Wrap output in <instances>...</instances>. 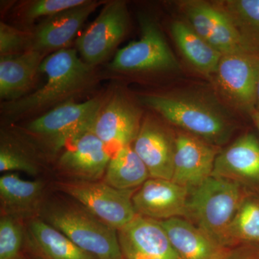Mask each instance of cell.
<instances>
[{"instance_id": "f1b7e54d", "label": "cell", "mask_w": 259, "mask_h": 259, "mask_svg": "<svg viewBox=\"0 0 259 259\" xmlns=\"http://www.w3.org/2000/svg\"><path fill=\"white\" fill-rule=\"evenodd\" d=\"M0 171H20L36 175L37 168L35 162L21 148L2 139L0 148Z\"/></svg>"}, {"instance_id": "3957f363", "label": "cell", "mask_w": 259, "mask_h": 259, "mask_svg": "<svg viewBox=\"0 0 259 259\" xmlns=\"http://www.w3.org/2000/svg\"><path fill=\"white\" fill-rule=\"evenodd\" d=\"M249 192L236 182L211 176L190 190L184 218L226 248L227 231Z\"/></svg>"}, {"instance_id": "e0dca14e", "label": "cell", "mask_w": 259, "mask_h": 259, "mask_svg": "<svg viewBox=\"0 0 259 259\" xmlns=\"http://www.w3.org/2000/svg\"><path fill=\"white\" fill-rule=\"evenodd\" d=\"M133 148L147 167L151 178L171 180L176 136L152 117L142 122Z\"/></svg>"}, {"instance_id": "9a60e30c", "label": "cell", "mask_w": 259, "mask_h": 259, "mask_svg": "<svg viewBox=\"0 0 259 259\" xmlns=\"http://www.w3.org/2000/svg\"><path fill=\"white\" fill-rule=\"evenodd\" d=\"M190 190L172 180L150 178L133 195L139 215L162 221L185 218Z\"/></svg>"}, {"instance_id": "7a4b0ae2", "label": "cell", "mask_w": 259, "mask_h": 259, "mask_svg": "<svg viewBox=\"0 0 259 259\" xmlns=\"http://www.w3.org/2000/svg\"><path fill=\"white\" fill-rule=\"evenodd\" d=\"M139 101L182 131L221 148L234 132L233 120L212 97L195 93L141 95Z\"/></svg>"}, {"instance_id": "d6a6232c", "label": "cell", "mask_w": 259, "mask_h": 259, "mask_svg": "<svg viewBox=\"0 0 259 259\" xmlns=\"http://www.w3.org/2000/svg\"><path fill=\"white\" fill-rule=\"evenodd\" d=\"M255 111L259 112V79L258 81V83H257L256 99H255Z\"/></svg>"}, {"instance_id": "8992f818", "label": "cell", "mask_w": 259, "mask_h": 259, "mask_svg": "<svg viewBox=\"0 0 259 259\" xmlns=\"http://www.w3.org/2000/svg\"><path fill=\"white\" fill-rule=\"evenodd\" d=\"M58 189L117 231L138 215L132 201L135 190H120L105 182L77 180L59 182Z\"/></svg>"}, {"instance_id": "1f68e13d", "label": "cell", "mask_w": 259, "mask_h": 259, "mask_svg": "<svg viewBox=\"0 0 259 259\" xmlns=\"http://www.w3.org/2000/svg\"><path fill=\"white\" fill-rule=\"evenodd\" d=\"M250 116L253 122H254L255 127H257L259 132V112L253 110V111L250 114Z\"/></svg>"}, {"instance_id": "cb8c5ba5", "label": "cell", "mask_w": 259, "mask_h": 259, "mask_svg": "<svg viewBox=\"0 0 259 259\" xmlns=\"http://www.w3.org/2000/svg\"><path fill=\"white\" fill-rule=\"evenodd\" d=\"M259 246V194L249 192L242 200L227 231L225 247Z\"/></svg>"}, {"instance_id": "52a82bcc", "label": "cell", "mask_w": 259, "mask_h": 259, "mask_svg": "<svg viewBox=\"0 0 259 259\" xmlns=\"http://www.w3.org/2000/svg\"><path fill=\"white\" fill-rule=\"evenodd\" d=\"M139 23V40L117 51L110 69L123 73L178 69V61L156 23L144 15H140Z\"/></svg>"}, {"instance_id": "d4e9b609", "label": "cell", "mask_w": 259, "mask_h": 259, "mask_svg": "<svg viewBox=\"0 0 259 259\" xmlns=\"http://www.w3.org/2000/svg\"><path fill=\"white\" fill-rule=\"evenodd\" d=\"M30 231L37 248L48 259H96L45 221H32Z\"/></svg>"}, {"instance_id": "8fae6325", "label": "cell", "mask_w": 259, "mask_h": 259, "mask_svg": "<svg viewBox=\"0 0 259 259\" xmlns=\"http://www.w3.org/2000/svg\"><path fill=\"white\" fill-rule=\"evenodd\" d=\"M141 124V110L123 93L115 91L105 97L92 131L107 146L118 149L134 142Z\"/></svg>"}, {"instance_id": "5bb4252c", "label": "cell", "mask_w": 259, "mask_h": 259, "mask_svg": "<svg viewBox=\"0 0 259 259\" xmlns=\"http://www.w3.org/2000/svg\"><path fill=\"white\" fill-rule=\"evenodd\" d=\"M212 176L236 182L248 191L259 190V140L256 136L247 133L221 149Z\"/></svg>"}, {"instance_id": "83f0119b", "label": "cell", "mask_w": 259, "mask_h": 259, "mask_svg": "<svg viewBox=\"0 0 259 259\" xmlns=\"http://www.w3.org/2000/svg\"><path fill=\"white\" fill-rule=\"evenodd\" d=\"M23 228L11 215L2 216L0 220V259L17 258L23 242Z\"/></svg>"}, {"instance_id": "ac0fdd59", "label": "cell", "mask_w": 259, "mask_h": 259, "mask_svg": "<svg viewBox=\"0 0 259 259\" xmlns=\"http://www.w3.org/2000/svg\"><path fill=\"white\" fill-rule=\"evenodd\" d=\"M66 146L59 159L61 171L77 180L96 181L105 175L111 156L106 145L92 129Z\"/></svg>"}, {"instance_id": "277c9868", "label": "cell", "mask_w": 259, "mask_h": 259, "mask_svg": "<svg viewBox=\"0 0 259 259\" xmlns=\"http://www.w3.org/2000/svg\"><path fill=\"white\" fill-rule=\"evenodd\" d=\"M46 222L96 259H123L117 231L84 207L52 206L44 211Z\"/></svg>"}, {"instance_id": "2e32d148", "label": "cell", "mask_w": 259, "mask_h": 259, "mask_svg": "<svg viewBox=\"0 0 259 259\" xmlns=\"http://www.w3.org/2000/svg\"><path fill=\"white\" fill-rule=\"evenodd\" d=\"M125 259H180L159 222L138 214L117 231Z\"/></svg>"}, {"instance_id": "4316f807", "label": "cell", "mask_w": 259, "mask_h": 259, "mask_svg": "<svg viewBox=\"0 0 259 259\" xmlns=\"http://www.w3.org/2000/svg\"><path fill=\"white\" fill-rule=\"evenodd\" d=\"M88 0H32L19 4L16 8L20 20L32 23L40 18H47L64 10L84 4Z\"/></svg>"}, {"instance_id": "ffe728a7", "label": "cell", "mask_w": 259, "mask_h": 259, "mask_svg": "<svg viewBox=\"0 0 259 259\" xmlns=\"http://www.w3.org/2000/svg\"><path fill=\"white\" fill-rule=\"evenodd\" d=\"M180 259H221L228 248L183 218L158 221Z\"/></svg>"}, {"instance_id": "484cf974", "label": "cell", "mask_w": 259, "mask_h": 259, "mask_svg": "<svg viewBox=\"0 0 259 259\" xmlns=\"http://www.w3.org/2000/svg\"><path fill=\"white\" fill-rule=\"evenodd\" d=\"M216 3L231 19L248 51L259 55V0H227Z\"/></svg>"}, {"instance_id": "4dcf8cb0", "label": "cell", "mask_w": 259, "mask_h": 259, "mask_svg": "<svg viewBox=\"0 0 259 259\" xmlns=\"http://www.w3.org/2000/svg\"><path fill=\"white\" fill-rule=\"evenodd\" d=\"M221 259H259V246L242 245L228 248Z\"/></svg>"}, {"instance_id": "6da1fadb", "label": "cell", "mask_w": 259, "mask_h": 259, "mask_svg": "<svg viewBox=\"0 0 259 259\" xmlns=\"http://www.w3.org/2000/svg\"><path fill=\"white\" fill-rule=\"evenodd\" d=\"M40 72L47 76V82L42 88L18 100L1 104L2 114L7 120L41 115L74 101L95 86L97 80L95 67L85 63L78 56L77 51L71 49L47 56L40 66Z\"/></svg>"}, {"instance_id": "9c48e42d", "label": "cell", "mask_w": 259, "mask_h": 259, "mask_svg": "<svg viewBox=\"0 0 259 259\" xmlns=\"http://www.w3.org/2000/svg\"><path fill=\"white\" fill-rule=\"evenodd\" d=\"M214 75L217 88L227 101L249 115L255 110L259 55L251 53L225 54Z\"/></svg>"}, {"instance_id": "ba28073f", "label": "cell", "mask_w": 259, "mask_h": 259, "mask_svg": "<svg viewBox=\"0 0 259 259\" xmlns=\"http://www.w3.org/2000/svg\"><path fill=\"white\" fill-rule=\"evenodd\" d=\"M128 24L125 2H107L97 18L76 39L80 57L94 67L101 64L122 41Z\"/></svg>"}, {"instance_id": "5b68a950", "label": "cell", "mask_w": 259, "mask_h": 259, "mask_svg": "<svg viewBox=\"0 0 259 259\" xmlns=\"http://www.w3.org/2000/svg\"><path fill=\"white\" fill-rule=\"evenodd\" d=\"M105 99L98 95L83 102H66L30 121L26 132L55 151L61 149L92 129Z\"/></svg>"}, {"instance_id": "836d02e7", "label": "cell", "mask_w": 259, "mask_h": 259, "mask_svg": "<svg viewBox=\"0 0 259 259\" xmlns=\"http://www.w3.org/2000/svg\"><path fill=\"white\" fill-rule=\"evenodd\" d=\"M15 259H18V258H15Z\"/></svg>"}, {"instance_id": "44dd1931", "label": "cell", "mask_w": 259, "mask_h": 259, "mask_svg": "<svg viewBox=\"0 0 259 259\" xmlns=\"http://www.w3.org/2000/svg\"><path fill=\"white\" fill-rule=\"evenodd\" d=\"M40 181L24 180L18 174L0 177V199L4 214L17 217L26 215L37 209L44 194Z\"/></svg>"}, {"instance_id": "30bf717a", "label": "cell", "mask_w": 259, "mask_h": 259, "mask_svg": "<svg viewBox=\"0 0 259 259\" xmlns=\"http://www.w3.org/2000/svg\"><path fill=\"white\" fill-rule=\"evenodd\" d=\"M180 8L191 27L223 55L251 53L231 19L217 3L185 1L181 3Z\"/></svg>"}, {"instance_id": "7402d4cb", "label": "cell", "mask_w": 259, "mask_h": 259, "mask_svg": "<svg viewBox=\"0 0 259 259\" xmlns=\"http://www.w3.org/2000/svg\"><path fill=\"white\" fill-rule=\"evenodd\" d=\"M171 35L184 57L192 66L205 74H214L223 54L202 38L189 23L174 22Z\"/></svg>"}, {"instance_id": "4fadbf2b", "label": "cell", "mask_w": 259, "mask_h": 259, "mask_svg": "<svg viewBox=\"0 0 259 259\" xmlns=\"http://www.w3.org/2000/svg\"><path fill=\"white\" fill-rule=\"evenodd\" d=\"M221 148L185 131L176 136L172 181L191 190L212 176Z\"/></svg>"}, {"instance_id": "f546056e", "label": "cell", "mask_w": 259, "mask_h": 259, "mask_svg": "<svg viewBox=\"0 0 259 259\" xmlns=\"http://www.w3.org/2000/svg\"><path fill=\"white\" fill-rule=\"evenodd\" d=\"M31 31L21 30L2 21L0 23V57L15 55L29 50Z\"/></svg>"}, {"instance_id": "7c38bea8", "label": "cell", "mask_w": 259, "mask_h": 259, "mask_svg": "<svg viewBox=\"0 0 259 259\" xmlns=\"http://www.w3.org/2000/svg\"><path fill=\"white\" fill-rule=\"evenodd\" d=\"M102 3L88 0L84 4L44 18L31 31L29 50L40 51L49 56L69 49L83 23Z\"/></svg>"}, {"instance_id": "603a6c76", "label": "cell", "mask_w": 259, "mask_h": 259, "mask_svg": "<svg viewBox=\"0 0 259 259\" xmlns=\"http://www.w3.org/2000/svg\"><path fill=\"white\" fill-rule=\"evenodd\" d=\"M150 177L144 162L131 145L118 148L107 165L105 182L120 190H135Z\"/></svg>"}, {"instance_id": "d6986e66", "label": "cell", "mask_w": 259, "mask_h": 259, "mask_svg": "<svg viewBox=\"0 0 259 259\" xmlns=\"http://www.w3.org/2000/svg\"><path fill=\"white\" fill-rule=\"evenodd\" d=\"M47 56L40 51L28 50L0 57V97L5 100L3 102L14 101L25 96L35 84Z\"/></svg>"}]
</instances>
